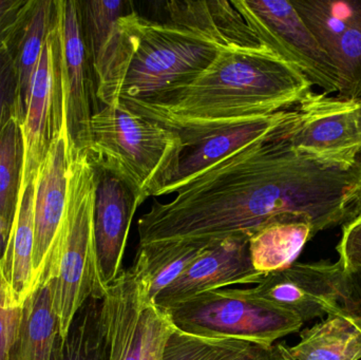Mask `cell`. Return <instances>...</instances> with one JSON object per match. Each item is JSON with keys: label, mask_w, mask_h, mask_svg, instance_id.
<instances>
[{"label": "cell", "mask_w": 361, "mask_h": 360, "mask_svg": "<svg viewBox=\"0 0 361 360\" xmlns=\"http://www.w3.org/2000/svg\"><path fill=\"white\" fill-rule=\"evenodd\" d=\"M244 146L189 180L137 222L139 245L216 242L269 224L305 222L313 235L361 213V163L329 162L296 149L286 132Z\"/></svg>", "instance_id": "1"}, {"label": "cell", "mask_w": 361, "mask_h": 360, "mask_svg": "<svg viewBox=\"0 0 361 360\" xmlns=\"http://www.w3.org/2000/svg\"><path fill=\"white\" fill-rule=\"evenodd\" d=\"M165 21L135 11L116 23L92 63L95 97L103 106L159 105L195 82L222 46L241 44L205 23L185 4L165 6Z\"/></svg>", "instance_id": "2"}, {"label": "cell", "mask_w": 361, "mask_h": 360, "mask_svg": "<svg viewBox=\"0 0 361 360\" xmlns=\"http://www.w3.org/2000/svg\"><path fill=\"white\" fill-rule=\"evenodd\" d=\"M312 87L300 70L267 46L228 44L165 103L125 107L179 132L186 149L221 129L293 109Z\"/></svg>", "instance_id": "3"}, {"label": "cell", "mask_w": 361, "mask_h": 360, "mask_svg": "<svg viewBox=\"0 0 361 360\" xmlns=\"http://www.w3.org/2000/svg\"><path fill=\"white\" fill-rule=\"evenodd\" d=\"M184 150L179 132L124 105L103 106L91 118L89 158L120 175L140 205L164 187Z\"/></svg>", "instance_id": "4"}, {"label": "cell", "mask_w": 361, "mask_h": 360, "mask_svg": "<svg viewBox=\"0 0 361 360\" xmlns=\"http://www.w3.org/2000/svg\"><path fill=\"white\" fill-rule=\"evenodd\" d=\"M95 173L87 152H72L68 168L67 200L59 236V271L53 306L65 336L80 306L102 299L94 238Z\"/></svg>", "instance_id": "5"}, {"label": "cell", "mask_w": 361, "mask_h": 360, "mask_svg": "<svg viewBox=\"0 0 361 360\" xmlns=\"http://www.w3.org/2000/svg\"><path fill=\"white\" fill-rule=\"evenodd\" d=\"M165 311L175 327L185 333L263 346H273L303 325L296 315L250 295L245 289L207 292Z\"/></svg>", "instance_id": "6"}, {"label": "cell", "mask_w": 361, "mask_h": 360, "mask_svg": "<svg viewBox=\"0 0 361 360\" xmlns=\"http://www.w3.org/2000/svg\"><path fill=\"white\" fill-rule=\"evenodd\" d=\"M259 42L300 70L326 94L338 93V70L292 2L286 0L233 1Z\"/></svg>", "instance_id": "7"}, {"label": "cell", "mask_w": 361, "mask_h": 360, "mask_svg": "<svg viewBox=\"0 0 361 360\" xmlns=\"http://www.w3.org/2000/svg\"><path fill=\"white\" fill-rule=\"evenodd\" d=\"M59 89L72 152H87L91 142L95 82L85 42L78 0H54Z\"/></svg>", "instance_id": "8"}, {"label": "cell", "mask_w": 361, "mask_h": 360, "mask_svg": "<svg viewBox=\"0 0 361 360\" xmlns=\"http://www.w3.org/2000/svg\"><path fill=\"white\" fill-rule=\"evenodd\" d=\"M295 109L296 116L286 132L293 147L329 162H358L361 154L358 101L311 92Z\"/></svg>", "instance_id": "9"}, {"label": "cell", "mask_w": 361, "mask_h": 360, "mask_svg": "<svg viewBox=\"0 0 361 360\" xmlns=\"http://www.w3.org/2000/svg\"><path fill=\"white\" fill-rule=\"evenodd\" d=\"M66 124L54 133L34 180V287L54 280L59 271V236L65 213L70 164Z\"/></svg>", "instance_id": "10"}, {"label": "cell", "mask_w": 361, "mask_h": 360, "mask_svg": "<svg viewBox=\"0 0 361 360\" xmlns=\"http://www.w3.org/2000/svg\"><path fill=\"white\" fill-rule=\"evenodd\" d=\"M345 268L330 260L294 263L263 277L250 295L296 315L303 323L317 317L337 314Z\"/></svg>", "instance_id": "11"}, {"label": "cell", "mask_w": 361, "mask_h": 360, "mask_svg": "<svg viewBox=\"0 0 361 360\" xmlns=\"http://www.w3.org/2000/svg\"><path fill=\"white\" fill-rule=\"evenodd\" d=\"M332 59L341 77L337 97L361 99V0H290Z\"/></svg>", "instance_id": "12"}, {"label": "cell", "mask_w": 361, "mask_h": 360, "mask_svg": "<svg viewBox=\"0 0 361 360\" xmlns=\"http://www.w3.org/2000/svg\"><path fill=\"white\" fill-rule=\"evenodd\" d=\"M65 124L59 89L54 20L32 80L29 101L20 122L23 162L18 201L33 184L54 133Z\"/></svg>", "instance_id": "13"}, {"label": "cell", "mask_w": 361, "mask_h": 360, "mask_svg": "<svg viewBox=\"0 0 361 360\" xmlns=\"http://www.w3.org/2000/svg\"><path fill=\"white\" fill-rule=\"evenodd\" d=\"M92 162V161H91ZM95 173L94 238L97 270L104 290L122 274L131 222L140 207L128 184L114 170L93 163Z\"/></svg>", "instance_id": "14"}, {"label": "cell", "mask_w": 361, "mask_h": 360, "mask_svg": "<svg viewBox=\"0 0 361 360\" xmlns=\"http://www.w3.org/2000/svg\"><path fill=\"white\" fill-rule=\"evenodd\" d=\"M250 235L235 234L212 242L154 304L166 310L195 296L237 285H258L267 275L252 268L248 252Z\"/></svg>", "instance_id": "15"}, {"label": "cell", "mask_w": 361, "mask_h": 360, "mask_svg": "<svg viewBox=\"0 0 361 360\" xmlns=\"http://www.w3.org/2000/svg\"><path fill=\"white\" fill-rule=\"evenodd\" d=\"M295 108L221 129L183 151L173 177L157 197L176 194L185 183L248 144L271 137L294 116Z\"/></svg>", "instance_id": "16"}, {"label": "cell", "mask_w": 361, "mask_h": 360, "mask_svg": "<svg viewBox=\"0 0 361 360\" xmlns=\"http://www.w3.org/2000/svg\"><path fill=\"white\" fill-rule=\"evenodd\" d=\"M143 306L130 268L106 289L102 321L108 360H139L143 338Z\"/></svg>", "instance_id": "17"}, {"label": "cell", "mask_w": 361, "mask_h": 360, "mask_svg": "<svg viewBox=\"0 0 361 360\" xmlns=\"http://www.w3.org/2000/svg\"><path fill=\"white\" fill-rule=\"evenodd\" d=\"M34 202L35 188L32 184L17 203L8 244L4 257L0 260L2 278L11 304L14 308H23L25 300L35 292L33 276Z\"/></svg>", "instance_id": "18"}, {"label": "cell", "mask_w": 361, "mask_h": 360, "mask_svg": "<svg viewBox=\"0 0 361 360\" xmlns=\"http://www.w3.org/2000/svg\"><path fill=\"white\" fill-rule=\"evenodd\" d=\"M210 243L166 241L139 245L130 270L139 285L143 308L154 304L157 297L180 278Z\"/></svg>", "instance_id": "19"}, {"label": "cell", "mask_w": 361, "mask_h": 360, "mask_svg": "<svg viewBox=\"0 0 361 360\" xmlns=\"http://www.w3.org/2000/svg\"><path fill=\"white\" fill-rule=\"evenodd\" d=\"M54 281L40 285L23 306L20 325L8 360H51L59 334L53 306Z\"/></svg>", "instance_id": "20"}, {"label": "cell", "mask_w": 361, "mask_h": 360, "mask_svg": "<svg viewBox=\"0 0 361 360\" xmlns=\"http://www.w3.org/2000/svg\"><path fill=\"white\" fill-rule=\"evenodd\" d=\"M286 349L294 360H361V325L345 315H329Z\"/></svg>", "instance_id": "21"}, {"label": "cell", "mask_w": 361, "mask_h": 360, "mask_svg": "<svg viewBox=\"0 0 361 360\" xmlns=\"http://www.w3.org/2000/svg\"><path fill=\"white\" fill-rule=\"evenodd\" d=\"M313 237L312 226L305 222H279L261 228L248 238L252 268L263 275L290 268Z\"/></svg>", "instance_id": "22"}, {"label": "cell", "mask_w": 361, "mask_h": 360, "mask_svg": "<svg viewBox=\"0 0 361 360\" xmlns=\"http://www.w3.org/2000/svg\"><path fill=\"white\" fill-rule=\"evenodd\" d=\"M54 20V0H34L27 21L14 46L17 73V101L15 113L19 120L25 116L32 80L37 69L48 34Z\"/></svg>", "instance_id": "23"}, {"label": "cell", "mask_w": 361, "mask_h": 360, "mask_svg": "<svg viewBox=\"0 0 361 360\" xmlns=\"http://www.w3.org/2000/svg\"><path fill=\"white\" fill-rule=\"evenodd\" d=\"M51 360H108L102 321V299L80 306L65 336H57Z\"/></svg>", "instance_id": "24"}, {"label": "cell", "mask_w": 361, "mask_h": 360, "mask_svg": "<svg viewBox=\"0 0 361 360\" xmlns=\"http://www.w3.org/2000/svg\"><path fill=\"white\" fill-rule=\"evenodd\" d=\"M23 162L20 120L13 108L0 125V216L11 228L16 213Z\"/></svg>", "instance_id": "25"}, {"label": "cell", "mask_w": 361, "mask_h": 360, "mask_svg": "<svg viewBox=\"0 0 361 360\" xmlns=\"http://www.w3.org/2000/svg\"><path fill=\"white\" fill-rule=\"evenodd\" d=\"M85 42L90 57L91 66L114 33L116 23L127 14L125 1H80ZM130 12V11H129Z\"/></svg>", "instance_id": "26"}, {"label": "cell", "mask_w": 361, "mask_h": 360, "mask_svg": "<svg viewBox=\"0 0 361 360\" xmlns=\"http://www.w3.org/2000/svg\"><path fill=\"white\" fill-rule=\"evenodd\" d=\"M246 342L233 338H208L176 329L163 360H229Z\"/></svg>", "instance_id": "27"}, {"label": "cell", "mask_w": 361, "mask_h": 360, "mask_svg": "<svg viewBox=\"0 0 361 360\" xmlns=\"http://www.w3.org/2000/svg\"><path fill=\"white\" fill-rule=\"evenodd\" d=\"M177 328L166 311L149 304L143 311V338L139 360H163L165 348Z\"/></svg>", "instance_id": "28"}, {"label": "cell", "mask_w": 361, "mask_h": 360, "mask_svg": "<svg viewBox=\"0 0 361 360\" xmlns=\"http://www.w3.org/2000/svg\"><path fill=\"white\" fill-rule=\"evenodd\" d=\"M23 308L11 304L0 268V360L10 359L20 325Z\"/></svg>", "instance_id": "29"}, {"label": "cell", "mask_w": 361, "mask_h": 360, "mask_svg": "<svg viewBox=\"0 0 361 360\" xmlns=\"http://www.w3.org/2000/svg\"><path fill=\"white\" fill-rule=\"evenodd\" d=\"M15 44L0 51V125L6 114L16 107L17 73L14 58Z\"/></svg>", "instance_id": "30"}, {"label": "cell", "mask_w": 361, "mask_h": 360, "mask_svg": "<svg viewBox=\"0 0 361 360\" xmlns=\"http://www.w3.org/2000/svg\"><path fill=\"white\" fill-rule=\"evenodd\" d=\"M336 249L345 271L361 270V213L343 226V235Z\"/></svg>", "instance_id": "31"}, {"label": "cell", "mask_w": 361, "mask_h": 360, "mask_svg": "<svg viewBox=\"0 0 361 360\" xmlns=\"http://www.w3.org/2000/svg\"><path fill=\"white\" fill-rule=\"evenodd\" d=\"M337 314L355 319L361 325V270H345Z\"/></svg>", "instance_id": "32"}, {"label": "cell", "mask_w": 361, "mask_h": 360, "mask_svg": "<svg viewBox=\"0 0 361 360\" xmlns=\"http://www.w3.org/2000/svg\"><path fill=\"white\" fill-rule=\"evenodd\" d=\"M229 360H281V357L277 345L263 346L245 342Z\"/></svg>", "instance_id": "33"}, {"label": "cell", "mask_w": 361, "mask_h": 360, "mask_svg": "<svg viewBox=\"0 0 361 360\" xmlns=\"http://www.w3.org/2000/svg\"><path fill=\"white\" fill-rule=\"evenodd\" d=\"M11 226L6 223V220L0 216V260L4 257L6 244H8V236H10Z\"/></svg>", "instance_id": "34"}, {"label": "cell", "mask_w": 361, "mask_h": 360, "mask_svg": "<svg viewBox=\"0 0 361 360\" xmlns=\"http://www.w3.org/2000/svg\"><path fill=\"white\" fill-rule=\"evenodd\" d=\"M19 0H0V19L18 4Z\"/></svg>", "instance_id": "35"}, {"label": "cell", "mask_w": 361, "mask_h": 360, "mask_svg": "<svg viewBox=\"0 0 361 360\" xmlns=\"http://www.w3.org/2000/svg\"><path fill=\"white\" fill-rule=\"evenodd\" d=\"M286 346H288V345L283 344V342H280V344H277L278 350H279L280 357H281V360H294L292 359V356H290V355L288 354Z\"/></svg>", "instance_id": "36"}, {"label": "cell", "mask_w": 361, "mask_h": 360, "mask_svg": "<svg viewBox=\"0 0 361 360\" xmlns=\"http://www.w3.org/2000/svg\"><path fill=\"white\" fill-rule=\"evenodd\" d=\"M358 103H360V108H361V99H360V101H358ZM358 161H360V162L361 163V154H360V158H358Z\"/></svg>", "instance_id": "37"}]
</instances>
